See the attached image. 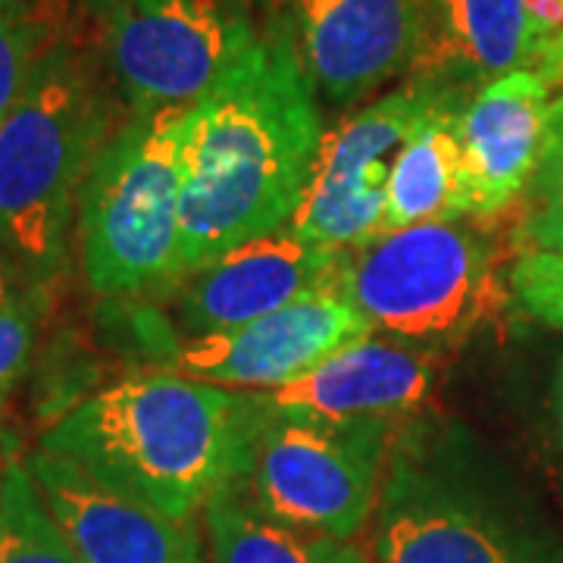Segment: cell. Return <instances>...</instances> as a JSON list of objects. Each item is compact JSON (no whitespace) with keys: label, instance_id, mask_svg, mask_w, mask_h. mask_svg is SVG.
<instances>
[{"label":"cell","instance_id":"obj_8","mask_svg":"<svg viewBox=\"0 0 563 563\" xmlns=\"http://www.w3.org/2000/svg\"><path fill=\"white\" fill-rule=\"evenodd\" d=\"M261 0H120L103 13V54L129 110L195 107L261 41Z\"/></svg>","mask_w":563,"mask_h":563},{"label":"cell","instance_id":"obj_6","mask_svg":"<svg viewBox=\"0 0 563 563\" xmlns=\"http://www.w3.org/2000/svg\"><path fill=\"white\" fill-rule=\"evenodd\" d=\"M339 291L385 335L444 347L501 303L495 247L463 220L417 222L347 251Z\"/></svg>","mask_w":563,"mask_h":563},{"label":"cell","instance_id":"obj_4","mask_svg":"<svg viewBox=\"0 0 563 563\" xmlns=\"http://www.w3.org/2000/svg\"><path fill=\"white\" fill-rule=\"evenodd\" d=\"M117 125L98 63L66 41L0 120V244L32 285L63 269L81 188Z\"/></svg>","mask_w":563,"mask_h":563},{"label":"cell","instance_id":"obj_10","mask_svg":"<svg viewBox=\"0 0 563 563\" xmlns=\"http://www.w3.org/2000/svg\"><path fill=\"white\" fill-rule=\"evenodd\" d=\"M369 332L361 310L332 285L239 329L181 339L173 344L169 369L222 388L276 391Z\"/></svg>","mask_w":563,"mask_h":563},{"label":"cell","instance_id":"obj_11","mask_svg":"<svg viewBox=\"0 0 563 563\" xmlns=\"http://www.w3.org/2000/svg\"><path fill=\"white\" fill-rule=\"evenodd\" d=\"M347 251L303 239L291 225L207 263L173 291L185 339L239 329L339 285Z\"/></svg>","mask_w":563,"mask_h":563},{"label":"cell","instance_id":"obj_3","mask_svg":"<svg viewBox=\"0 0 563 563\" xmlns=\"http://www.w3.org/2000/svg\"><path fill=\"white\" fill-rule=\"evenodd\" d=\"M373 542L376 563H563L561 539L454 422L395 429Z\"/></svg>","mask_w":563,"mask_h":563},{"label":"cell","instance_id":"obj_5","mask_svg":"<svg viewBox=\"0 0 563 563\" xmlns=\"http://www.w3.org/2000/svg\"><path fill=\"white\" fill-rule=\"evenodd\" d=\"M188 107L129 110L79 198L81 273L98 298L173 295L181 266V141Z\"/></svg>","mask_w":563,"mask_h":563},{"label":"cell","instance_id":"obj_17","mask_svg":"<svg viewBox=\"0 0 563 563\" xmlns=\"http://www.w3.org/2000/svg\"><path fill=\"white\" fill-rule=\"evenodd\" d=\"M463 103L444 107L404 144L388 179L383 232L417 222L463 220L461 147L454 122Z\"/></svg>","mask_w":563,"mask_h":563},{"label":"cell","instance_id":"obj_2","mask_svg":"<svg viewBox=\"0 0 563 563\" xmlns=\"http://www.w3.org/2000/svg\"><path fill=\"white\" fill-rule=\"evenodd\" d=\"M266 417L263 391L132 373L51 422L38 448L129 501L195 523L220 492L244 483Z\"/></svg>","mask_w":563,"mask_h":563},{"label":"cell","instance_id":"obj_9","mask_svg":"<svg viewBox=\"0 0 563 563\" xmlns=\"http://www.w3.org/2000/svg\"><path fill=\"white\" fill-rule=\"evenodd\" d=\"M470 98L442 81L410 76L407 85L361 107L322 135L307 191L288 225L332 251H354L383 235L388 179L404 144L444 107Z\"/></svg>","mask_w":563,"mask_h":563},{"label":"cell","instance_id":"obj_18","mask_svg":"<svg viewBox=\"0 0 563 563\" xmlns=\"http://www.w3.org/2000/svg\"><path fill=\"white\" fill-rule=\"evenodd\" d=\"M203 532L213 563H373L357 544L263 517L239 488L203 507Z\"/></svg>","mask_w":563,"mask_h":563},{"label":"cell","instance_id":"obj_22","mask_svg":"<svg viewBox=\"0 0 563 563\" xmlns=\"http://www.w3.org/2000/svg\"><path fill=\"white\" fill-rule=\"evenodd\" d=\"M507 279L529 317L563 329V251H520Z\"/></svg>","mask_w":563,"mask_h":563},{"label":"cell","instance_id":"obj_13","mask_svg":"<svg viewBox=\"0 0 563 563\" xmlns=\"http://www.w3.org/2000/svg\"><path fill=\"white\" fill-rule=\"evenodd\" d=\"M25 466L79 563H203L195 523L129 501L41 448L25 457Z\"/></svg>","mask_w":563,"mask_h":563},{"label":"cell","instance_id":"obj_27","mask_svg":"<svg viewBox=\"0 0 563 563\" xmlns=\"http://www.w3.org/2000/svg\"><path fill=\"white\" fill-rule=\"evenodd\" d=\"M16 3H25V0H0V10H7V7H16Z\"/></svg>","mask_w":563,"mask_h":563},{"label":"cell","instance_id":"obj_25","mask_svg":"<svg viewBox=\"0 0 563 563\" xmlns=\"http://www.w3.org/2000/svg\"><path fill=\"white\" fill-rule=\"evenodd\" d=\"M551 413H554V429H558V439H561L563 448V361L558 363L554 385H551Z\"/></svg>","mask_w":563,"mask_h":563},{"label":"cell","instance_id":"obj_14","mask_svg":"<svg viewBox=\"0 0 563 563\" xmlns=\"http://www.w3.org/2000/svg\"><path fill=\"white\" fill-rule=\"evenodd\" d=\"M551 88L536 73L488 81L457 113L463 217H495L520 201L542 157Z\"/></svg>","mask_w":563,"mask_h":563},{"label":"cell","instance_id":"obj_23","mask_svg":"<svg viewBox=\"0 0 563 563\" xmlns=\"http://www.w3.org/2000/svg\"><path fill=\"white\" fill-rule=\"evenodd\" d=\"M38 310L32 298L0 307V398L13 391L35 351Z\"/></svg>","mask_w":563,"mask_h":563},{"label":"cell","instance_id":"obj_12","mask_svg":"<svg viewBox=\"0 0 563 563\" xmlns=\"http://www.w3.org/2000/svg\"><path fill=\"white\" fill-rule=\"evenodd\" d=\"M317 98L357 103L413 66L420 0H285Z\"/></svg>","mask_w":563,"mask_h":563},{"label":"cell","instance_id":"obj_24","mask_svg":"<svg viewBox=\"0 0 563 563\" xmlns=\"http://www.w3.org/2000/svg\"><path fill=\"white\" fill-rule=\"evenodd\" d=\"M32 288H35V285L25 276V269H22L20 263L13 261V254L0 244V307H10V303L22 301V298H32V295H29Z\"/></svg>","mask_w":563,"mask_h":563},{"label":"cell","instance_id":"obj_16","mask_svg":"<svg viewBox=\"0 0 563 563\" xmlns=\"http://www.w3.org/2000/svg\"><path fill=\"white\" fill-rule=\"evenodd\" d=\"M539 57L532 0H420V44L410 76L476 95Z\"/></svg>","mask_w":563,"mask_h":563},{"label":"cell","instance_id":"obj_21","mask_svg":"<svg viewBox=\"0 0 563 563\" xmlns=\"http://www.w3.org/2000/svg\"><path fill=\"white\" fill-rule=\"evenodd\" d=\"M57 44L54 22L35 7V0L0 10V120L20 103L44 57Z\"/></svg>","mask_w":563,"mask_h":563},{"label":"cell","instance_id":"obj_20","mask_svg":"<svg viewBox=\"0 0 563 563\" xmlns=\"http://www.w3.org/2000/svg\"><path fill=\"white\" fill-rule=\"evenodd\" d=\"M517 244L520 251H563V95L551 103L542 157L520 195Z\"/></svg>","mask_w":563,"mask_h":563},{"label":"cell","instance_id":"obj_1","mask_svg":"<svg viewBox=\"0 0 563 563\" xmlns=\"http://www.w3.org/2000/svg\"><path fill=\"white\" fill-rule=\"evenodd\" d=\"M322 144L317 88L285 13L188 107L181 141L185 279L298 213Z\"/></svg>","mask_w":563,"mask_h":563},{"label":"cell","instance_id":"obj_15","mask_svg":"<svg viewBox=\"0 0 563 563\" xmlns=\"http://www.w3.org/2000/svg\"><path fill=\"white\" fill-rule=\"evenodd\" d=\"M439 351L395 335H363L339 347L298 383L263 391L273 410L322 420L404 422L439 379Z\"/></svg>","mask_w":563,"mask_h":563},{"label":"cell","instance_id":"obj_26","mask_svg":"<svg viewBox=\"0 0 563 563\" xmlns=\"http://www.w3.org/2000/svg\"><path fill=\"white\" fill-rule=\"evenodd\" d=\"M88 3H91L95 10H101V13H107V10H110L113 3H120V0H88Z\"/></svg>","mask_w":563,"mask_h":563},{"label":"cell","instance_id":"obj_19","mask_svg":"<svg viewBox=\"0 0 563 563\" xmlns=\"http://www.w3.org/2000/svg\"><path fill=\"white\" fill-rule=\"evenodd\" d=\"M0 563H79L25 461L0 470Z\"/></svg>","mask_w":563,"mask_h":563},{"label":"cell","instance_id":"obj_7","mask_svg":"<svg viewBox=\"0 0 563 563\" xmlns=\"http://www.w3.org/2000/svg\"><path fill=\"white\" fill-rule=\"evenodd\" d=\"M395 422L273 410L235 485L263 517L351 542L376 514Z\"/></svg>","mask_w":563,"mask_h":563}]
</instances>
